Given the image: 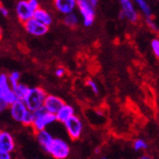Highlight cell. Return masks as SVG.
Returning <instances> with one entry per match:
<instances>
[{
	"label": "cell",
	"mask_w": 159,
	"mask_h": 159,
	"mask_svg": "<svg viewBox=\"0 0 159 159\" xmlns=\"http://www.w3.org/2000/svg\"><path fill=\"white\" fill-rule=\"evenodd\" d=\"M47 96L48 95L44 90L38 88V87H35V88H31L30 93H29V94L23 101L27 109L34 112L36 110L44 107V103Z\"/></svg>",
	"instance_id": "obj_1"
},
{
	"label": "cell",
	"mask_w": 159,
	"mask_h": 159,
	"mask_svg": "<svg viewBox=\"0 0 159 159\" xmlns=\"http://www.w3.org/2000/svg\"><path fill=\"white\" fill-rule=\"evenodd\" d=\"M97 4V0H77V7L83 17V24L86 27L93 25L95 17L94 8Z\"/></svg>",
	"instance_id": "obj_2"
},
{
	"label": "cell",
	"mask_w": 159,
	"mask_h": 159,
	"mask_svg": "<svg viewBox=\"0 0 159 159\" xmlns=\"http://www.w3.org/2000/svg\"><path fill=\"white\" fill-rule=\"evenodd\" d=\"M34 121L32 127L36 133L44 131L48 125L52 124L56 120L55 114L48 112L44 107L34 111Z\"/></svg>",
	"instance_id": "obj_3"
},
{
	"label": "cell",
	"mask_w": 159,
	"mask_h": 159,
	"mask_svg": "<svg viewBox=\"0 0 159 159\" xmlns=\"http://www.w3.org/2000/svg\"><path fill=\"white\" fill-rule=\"evenodd\" d=\"M55 159H65L70 154V146L60 138H54L48 152Z\"/></svg>",
	"instance_id": "obj_4"
},
{
	"label": "cell",
	"mask_w": 159,
	"mask_h": 159,
	"mask_svg": "<svg viewBox=\"0 0 159 159\" xmlns=\"http://www.w3.org/2000/svg\"><path fill=\"white\" fill-rule=\"evenodd\" d=\"M64 125H65V128L67 129L69 136L71 139L75 140L80 137L82 131H83V123L78 116L75 115V116L70 118L68 121H66Z\"/></svg>",
	"instance_id": "obj_5"
},
{
	"label": "cell",
	"mask_w": 159,
	"mask_h": 159,
	"mask_svg": "<svg viewBox=\"0 0 159 159\" xmlns=\"http://www.w3.org/2000/svg\"><path fill=\"white\" fill-rule=\"evenodd\" d=\"M24 28L29 34L34 36H43L48 33L49 30L48 26L40 23L34 18H32L26 23H24Z\"/></svg>",
	"instance_id": "obj_6"
},
{
	"label": "cell",
	"mask_w": 159,
	"mask_h": 159,
	"mask_svg": "<svg viewBox=\"0 0 159 159\" xmlns=\"http://www.w3.org/2000/svg\"><path fill=\"white\" fill-rule=\"evenodd\" d=\"M16 16L18 19L24 24L30 19L34 18V11L31 10L29 3L26 0H20L16 4Z\"/></svg>",
	"instance_id": "obj_7"
},
{
	"label": "cell",
	"mask_w": 159,
	"mask_h": 159,
	"mask_svg": "<svg viewBox=\"0 0 159 159\" xmlns=\"http://www.w3.org/2000/svg\"><path fill=\"white\" fill-rule=\"evenodd\" d=\"M65 105V102L63 99L56 95H48L45 103H44V108L47 110L48 112L56 114Z\"/></svg>",
	"instance_id": "obj_8"
},
{
	"label": "cell",
	"mask_w": 159,
	"mask_h": 159,
	"mask_svg": "<svg viewBox=\"0 0 159 159\" xmlns=\"http://www.w3.org/2000/svg\"><path fill=\"white\" fill-rule=\"evenodd\" d=\"M120 5H121V11L125 13L126 18L133 23L137 22L138 14H137L136 10L134 9V3L131 0H121Z\"/></svg>",
	"instance_id": "obj_9"
},
{
	"label": "cell",
	"mask_w": 159,
	"mask_h": 159,
	"mask_svg": "<svg viewBox=\"0 0 159 159\" xmlns=\"http://www.w3.org/2000/svg\"><path fill=\"white\" fill-rule=\"evenodd\" d=\"M27 111L28 109L24 103V101H21V100H18L17 102H16L10 107V112H11V117L16 122H22V119L24 117L25 113L27 112Z\"/></svg>",
	"instance_id": "obj_10"
},
{
	"label": "cell",
	"mask_w": 159,
	"mask_h": 159,
	"mask_svg": "<svg viewBox=\"0 0 159 159\" xmlns=\"http://www.w3.org/2000/svg\"><path fill=\"white\" fill-rule=\"evenodd\" d=\"M16 144L12 135L8 132H1L0 133V152H11L13 151Z\"/></svg>",
	"instance_id": "obj_11"
},
{
	"label": "cell",
	"mask_w": 159,
	"mask_h": 159,
	"mask_svg": "<svg viewBox=\"0 0 159 159\" xmlns=\"http://www.w3.org/2000/svg\"><path fill=\"white\" fill-rule=\"evenodd\" d=\"M54 6L57 11L67 16V14L74 12L75 7H77V1L75 0H55Z\"/></svg>",
	"instance_id": "obj_12"
},
{
	"label": "cell",
	"mask_w": 159,
	"mask_h": 159,
	"mask_svg": "<svg viewBox=\"0 0 159 159\" xmlns=\"http://www.w3.org/2000/svg\"><path fill=\"white\" fill-rule=\"evenodd\" d=\"M36 139L39 143V145L41 146V148L45 152H48L52 141L54 140L52 135L48 131H46V129L36 133Z\"/></svg>",
	"instance_id": "obj_13"
},
{
	"label": "cell",
	"mask_w": 159,
	"mask_h": 159,
	"mask_svg": "<svg viewBox=\"0 0 159 159\" xmlns=\"http://www.w3.org/2000/svg\"><path fill=\"white\" fill-rule=\"evenodd\" d=\"M55 116H56V120L57 121L65 123L70 118L75 116V110H74V108L71 107V106L65 104L64 107L55 114Z\"/></svg>",
	"instance_id": "obj_14"
},
{
	"label": "cell",
	"mask_w": 159,
	"mask_h": 159,
	"mask_svg": "<svg viewBox=\"0 0 159 159\" xmlns=\"http://www.w3.org/2000/svg\"><path fill=\"white\" fill-rule=\"evenodd\" d=\"M34 18L36 19L37 21H39L40 23L44 24L46 26H50L52 23V17L51 14L41 8H39L34 13Z\"/></svg>",
	"instance_id": "obj_15"
},
{
	"label": "cell",
	"mask_w": 159,
	"mask_h": 159,
	"mask_svg": "<svg viewBox=\"0 0 159 159\" xmlns=\"http://www.w3.org/2000/svg\"><path fill=\"white\" fill-rule=\"evenodd\" d=\"M11 89H12L13 93H16L18 100H21V101H23L27 97V95L31 91V88H29L27 85L22 84V83H19L18 85H16V87H13Z\"/></svg>",
	"instance_id": "obj_16"
},
{
	"label": "cell",
	"mask_w": 159,
	"mask_h": 159,
	"mask_svg": "<svg viewBox=\"0 0 159 159\" xmlns=\"http://www.w3.org/2000/svg\"><path fill=\"white\" fill-rule=\"evenodd\" d=\"M17 101H18V98L16 97V93H13L12 89L10 92H8L7 93H5L3 95H0V102L5 103L8 107H11L16 102H17Z\"/></svg>",
	"instance_id": "obj_17"
},
{
	"label": "cell",
	"mask_w": 159,
	"mask_h": 159,
	"mask_svg": "<svg viewBox=\"0 0 159 159\" xmlns=\"http://www.w3.org/2000/svg\"><path fill=\"white\" fill-rule=\"evenodd\" d=\"M135 4L138 6L139 10L142 11V13L144 16H146V18H151L152 16V9L150 7V5L147 3V1L145 0H136L135 1Z\"/></svg>",
	"instance_id": "obj_18"
},
{
	"label": "cell",
	"mask_w": 159,
	"mask_h": 159,
	"mask_svg": "<svg viewBox=\"0 0 159 159\" xmlns=\"http://www.w3.org/2000/svg\"><path fill=\"white\" fill-rule=\"evenodd\" d=\"M78 22H79L78 17L75 12L67 14V16H65V17H64V23L70 28L76 27L78 25Z\"/></svg>",
	"instance_id": "obj_19"
},
{
	"label": "cell",
	"mask_w": 159,
	"mask_h": 159,
	"mask_svg": "<svg viewBox=\"0 0 159 159\" xmlns=\"http://www.w3.org/2000/svg\"><path fill=\"white\" fill-rule=\"evenodd\" d=\"M34 121V112L28 110L27 112H26L25 115H24V117H23L21 123H22L24 126H28V127H29V126H33Z\"/></svg>",
	"instance_id": "obj_20"
},
{
	"label": "cell",
	"mask_w": 159,
	"mask_h": 159,
	"mask_svg": "<svg viewBox=\"0 0 159 159\" xmlns=\"http://www.w3.org/2000/svg\"><path fill=\"white\" fill-rule=\"evenodd\" d=\"M8 77H9V82H10L11 87L13 88V87H16V85L19 84L18 81L20 79V73H18V71H12Z\"/></svg>",
	"instance_id": "obj_21"
},
{
	"label": "cell",
	"mask_w": 159,
	"mask_h": 159,
	"mask_svg": "<svg viewBox=\"0 0 159 159\" xmlns=\"http://www.w3.org/2000/svg\"><path fill=\"white\" fill-rule=\"evenodd\" d=\"M148 145L145 140L143 139H136L134 142V149L135 151H140V150H145L147 149Z\"/></svg>",
	"instance_id": "obj_22"
},
{
	"label": "cell",
	"mask_w": 159,
	"mask_h": 159,
	"mask_svg": "<svg viewBox=\"0 0 159 159\" xmlns=\"http://www.w3.org/2000/svg\"><path fill=\"white\" fill-rule=\"evenodd\" d=\"M151 46L155 56L159 58V39H153L151 42Z\"/></svg>",
	"instance_id": "obj_23"
},
{
	"label": "cell",
	"mask_w": 159,
	"mask_h": 159,
	"mask_svg": "<svg viewBox=\"0 0 159 159\" xmlns=\"http://www.w3.org/2000/svg\"><path fill=\"white\" fill-rule=\"evenodd\" d=\"M86 84L90 87V88L92 89V91H93L94 93H98V87H97L96 82H94V81L92 80V79H88V80H87V82H86Z\"/></svg>",
	"instance_id": "obj_24"
},
{
	"label": "cell",
	"mask_w": 159,
	"mask_h": 159,
	"mask_svg": "<svg viewBox=\"0 0 159 159\" xmlns=\"http://www.w3.org/2000/svg\"><path fill=\"white\" fill-rule=\"evenodd\" d=\"M28 3H29V6H30L31 10L34 11V13L39 9V2L37 0H29Z\"/></svg>",
	"instance_id": "obj_25"
},
{
	"label": "cell",
	"mask_w": 159,
	"mask_h": 159,
	"mask_svg": "<svg viewBox=\"0 0 159 159\" xmlns=\"http://www.w3.org/2000/svg\"><path fill=\"white\" fill-rule=\"evenodd\" d=\"M146 23H147V25L152 29V31H157V27H156V25L153 23V21H152L151 18H146Z\"/></svg>",
	"instance_id": "obj_26"
},
{
	"label": "cell",
	"mask_w": 159,
	"mask_h": 159,
	"mask_svg": "<svg viewBox=\"0 0 159 159\" xmlns=\"http://www.w3.org/2000/svg\"><path fill=\"white\" fill-rule=\"evenodd\" d=\"M65 73H66L65 69L62 68V67H59L58 69H57V70H55V75H56V76H58V77H62V76L65 75Z\"/></svg>",
	"instance_id": "obj_27"
},
{
	"label": "cell",
	"mask_w": 159,
	"mask_h": 159,
	"mask_svg": "<svg viewBox=\"0 0 159 159\" xmlns=\"http://www.w3.org/2000/svg\"><path fill=\"white\" fill-rule=\"evenodd\" d=\"M0 159H11V152H0Z\"/></svg>",
	"instance_id": "obj_28"
},
{
	"label": "cell",
	"mask_w": 159,
	"mask_h": 159,
	"mask_svg": "<svg viewBox=\"0 0 159 159\" xmlns=\"http://www.w3.org/2000/svg\"><path fill=\"white\" fill-rule=\"evenodd\" d=\"M0 12H1V14H2L3 16H9V11L4 6L0 7Z\"/></svg>",
	"instance_id": "obj_29"
},
{
	"label": "cell",
	"mask_w": 159,
	"mask_h": 159,
	"mask_svg": "<svg viewBox=\"0 0 159 159\" xmlns=\"http://www.w3.org/2000/svg\"><path fill=\"white\" fill-rule=\"evenodd\" d=\"M8 108V106L5 104V103H3V102H0V111H3L5 109H7Z\"/></svg>",
	"instance_id": "obj_30"
},
{
	"label": "cell",
	"mask_w": 159,
	"mask_h": 159,
	"mask_svg": "<svg viewBox=\"0 0 159 159\" xmlns=\"http://www.w3.org/2000/svg\"><path fill=\"white\" fill-rule=\"evenodd\" d=\"M119 18H120V19H125V18H126L125 13H124L122 11H119Z\"/></svg>",
	"instance_id": "obj_31"
},
{
	"label": "cell",
	"mask_w": 159,
	"mask_h": 159,
	"mask_svg": "<svg viewBox=\"0 0 159 159\" xmlns=\"http://www.w3.org/2000/svg\"><path fill=\"white\" fill-rule=\"evenodd\" d=\"M140 159H152V157H151L149 155H143V156H141Z\"/></svg>",
	"instance_id": "obj_32"
},
{
	"label": "cell",
	"mask_w": 159,
	"mask_h": 159,
	"mask_svg": "<svg viewBox=\"0 0 159 159\" xmlns=\"http://www.w3.org/2000/svg\"><path fill=\"white\" fill-rule=\"evenodd\" d=\"M102 159H107V157H102Z\"/></svg>",
	"instance_id": "obj_33"
}]
</instances>
